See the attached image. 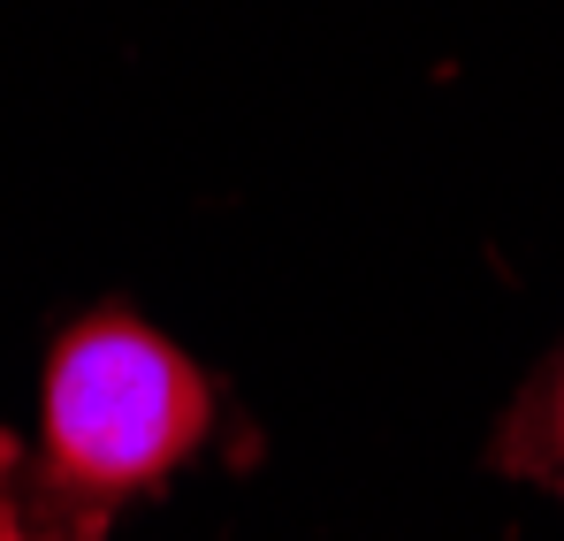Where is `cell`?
I'll list each match as a JSON object with an SVG mask.
<instances>
[{
    "instance_id": "1",
    "label": "cell",
    "mask_w": 564,
    "mask_h": 541,
    "mask_svg": "<svg viewBox=\"0 0 564 541\" xmlns=\"http://www.w3.org/2000/svg\"><path fill=\"white\" fill-rule=\"evenodd\" d=\"M206 435L214 381L138 313H85L46 351L31 443H0V541H107Z\"/></svg>"
},
{
    "instance_id": "2",
    "label": "cell",
    "mask_w": 564,
    "mask_h": 541,
    "mask_svg": "<svg viewBox=\"0 0 564 541\" xmlns=\"http://www.w3.org/2000/svg\"><path fill=\"white\" fill-rule=\"evenodd\" d=\"M503 465H519V473L564 488V359L550 366V374L527 389V404L511 412V428H503Z\"/></svg>"
}]
</instances>
